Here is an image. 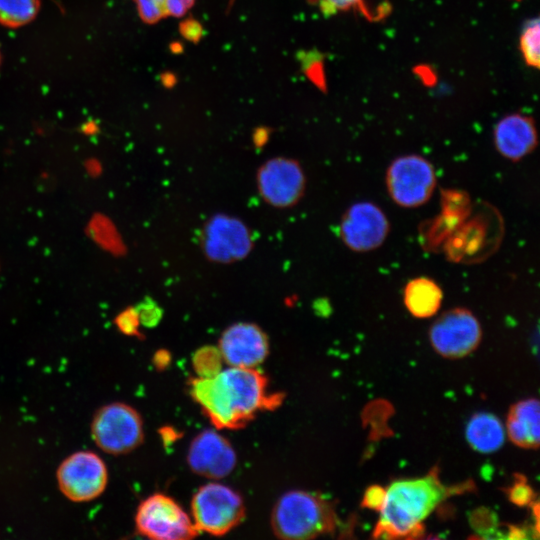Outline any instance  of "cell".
Segmentation results:
<instances>
[{"instance_id": "1", "label": "cell", "mask_w": 540, "mask_h": 540, "mask_svg": "<svg viewBox=\"0 0 540 540\" xmlns=\"http://www.w3.org/2000/svg\"><path fill=\"white\" fill-rule=\"evenodd\" d=\"M189 391L218 429L244 427L255 415L277 408L283 394L268 393L267 378L255 368L230 366L212 376H199Z\"/></svg>"}, {"instance_id": "2", "label": "cell", "mask_w": 540, "mask_h": 540, "mask_svg": "<svg viewBox=\"0 0 540 540\" xmlns=\"http://www.w3.org/2000/svg\"><path fill=\"white\" fill-rule=\"evenodd\" d=\"M473 489V483L469 482L444 485L437 467L421 478L394 481L385 489L373 537L420 538L424 534L423 521L441 502Z\"/></svg>"}, {"instance_id": "3", "label": "cell", "mask_w": 540, "mask_h": 540, "mask_svg": "<svg viewBox=\"0 0 540 540\" xmlns=\"http://www.w3.org/2000/svg\"><path fill=\"white\" fill-rule=\"evenodd\" d=\"M337 526L332 502L320 494L303 490L284 493L271 513L272 530L281 539H312L333 533Z\"/></svg>"}, {"instance_id": "4", "label": "cell", "mask_w": 540, "mask_h": 540, "mask_svg": "<svg viewBox=\"0 0 540 540\" xmlns=\"http://www.w3.org/2000/svg\"><path fill=\"white\" fill-rule=\"evenodd\" d=\"M472 209L469 216L445 240L442 250L452 262L475 263L488 257L502 237V219L492 207L482 205Z\"/></svg>"}, {"instance_id": "5", "label": "cell", "mask_w": 540, "mask_h": 540, "mask_svg": "<svg viewBox=\"0 0 540 540\" xmlns=\"http://www.w3.org/2000/svg\"><path fill=\"white\" fill-rule=\"evenodd\" d=\"M437 184L435 168L421 155L395 158L385 174V185L392 201L403 208H417L432 197Z\"/></svg>"}, {"instance_id": "6", "label": "cell", "mask_w": 540, "mask_h": 540, "mask_svg": "<svg viewBox=\"0 0 540 540\" xmlns=\"http://www.w3.org/2000/svg\"><path fill=\"white\" fill-rule=\"evenodd\" d=\"M91 436L104 452L121 455L136 449L143 441V421L132 406L114 402L99 408L91 423Z\"/></svg>"}, {"instance_id": "7", "label": "cell", "mask_w": 540, "mask_h": 540, "mask_svg": "<svg viewBox=\"0 0 540 540\" xmlns=\"http://www.w3.org/2000/svg\"><path fill=\"white\" fill-rule=\"evenodd\" d=\"M191 512L199 532L222 536L241 523L245 516V505L240 494L232 488L209 483L194 494Z\"/></svg>"}, {"instance_id": "8", "label": "cell", "mask_w": 540, "mask_h": 540, "mask_svg": "<svg viewBox=\"0 0 540 540\" xmlns=\"http://www.w3.org/2000/svg\"><path fill=\"white\" fill-rule=\"evenodd\" d=\"M135 526L141 535L155 540H188L199 533L184 509L162 493L150 495L140 503Z\"/></svg>"}, {"instance_id": "9", "label": "cell", "mask_w": 540, "mask_h": 540, "mask_svg": "<svg viewBox=\"0 0 540 540\" xmlns=\"http://www.w3.org/2000/svg\"><path fill=\"white\" fill-rule=\"evenodd\" d=\"M61 493L81 503L98 498L106 489L108 470L103 459L92 451H77L65 458L56 472Z\"/></svg>"}, {"instance_id": "10", "label": "cell", "mask_w": 540, "mask_h": 540, "mask_svg": "<svg viewBox=\"0 0 540 540\" xmlns=\"http://www.w3.org/2000/svg\"><path fill=\"white\" fill-rule=\"evenodd\" d=\"M253 235L240 219L224 213L215 214L203 225L200 245L207 259L230 264L248 256L253 248Z\"/></svg>"}, {"instance_id": "11", "label": "cell", "mask_w": 540, "mask_h": 540, "mask_svg": "<svg viewBox=\"0 0 540 540\" xmlns=\"http://www.w3.org/2000/svg\"><path fill=\"white\" fill-rule=\"evenodd\" d=\"M482 338L477 317L467 308L456 307L442 313L429 329L434 350L450 359L462 358L474 351Z\"/></svg>"}, {"instance_id": "12", "label": "cell", "mask_w": 540, "mask_h": 540, "mask_svg": "<svg viewBox=\"0 0 540 540\" xmlns=\"http://www.w3.org/2000/svg\"><path fill=\"white\" fill-rule=\"evenodd\" d=\"M389 232L390 222L386 214L378 205L369 201L349 206L339 225L341 241L357 253L376 250L386 241Z\"/></svg>"}, {"instance_id": "13", "label": "cell", "mask_w": 540, "mask_h": 540, "mask_svg": "<svg viewBox=\"0 0 540 540\" xmlns=\"http://www.w3.org/2000/svg\"><path fill=\"white\" fill-rule=\"evenodd\" d=\"M261 198L276 208H288L302 198L306 177L301 165L294 159L274 157L263 163L256 174Z\"/></svg>"}, {"instance_id": "14", "label": "cell", "mask_w": 540, "mask_h": 540, "mask_svg": "<svg viewBox=\"0 0 540 540\" xmlns=\"http://www.w3.org/2000/svg\"><path fill=\"white\" fill-rule=\"evenodd\" d=\"M218 350L230 366L255 368L266 359L269 341L266 333L258 325L239 322L223 331Z\"/></svg>"}, {"instance_id": "15", "label": "cell", "mask_w": 540, "mask_h": 540, "mask_svg": "<svg viewBox=\"0 0 540 540\" xmlns=\"http://www.w3.org/2000/svg\"><path fill=\"white\" fill-rule=\"evenodd\" d=\"M187 462L190 469L203 477L220 479L229 475L237 462L230 442L213 430L199 433L188 449Z\"/></svg>"}, {"instance_id": "16", "label": "cell", "mask_w": 540, "mask_h": 540, "mask_svg": "<svg viewBox=\"0 0 540 540\" xmlns=\"http://www.w3.org/2000/svg\"><path fill=\"white\" fill-rule=\"evenodd\" d=\"M440 206V214L425 222L420 229L422 245L430 251L441 249L445 240L473 209L469 195L460 189H442Z\"/></svg>"}, {"instance_id": "17", "label": "cell", "mask_w": 540, "mask_h": 540, "mask_svg": "<svg viewBox=\"0 0 540 540\" xmlns=\"http://www.w3.org/2000/svg\"><path fill=\"white\" fill-rule=\"evenodd\" d=\"M493 143L503 158L512 162L522 160L531 154L538 144L533 118L520 113L504 116L494 127Z\"/></svg>"}, {"instance_id": "18", "label": "cell", "mask_w": 540, "mask_h": 540, "mask_svg": "<svg viewBox=\"0 0 540 540\" xmlns=\"http://www.w3.org/2000/svg\"><path fill=\"white\" fill-rule=\"evenodd\" d=\"M510 440L525 449H536L540 443L539 401L529 398L511 406L507 416Z\"/></svg>"}, {"instance_id": "19", "label": "cell", "mask_w": 540, "mask_h": 540, "mask_svg": "<svg viewBox=\"0 0 540 540\" xmlns=\"http://www.w3.org/2000/svg\"><path fill=\"white\" fill-rule=\"evenodd\" d=\"M443 291L432 278L419 276L410 279L403 289V303L408 312L419 319L434 316L441 307Z\"/></svg>"}, {"instance_id": "20", "label": "cell", "mask_w": 540, "mask_h": 540, "mask_svg": "<svg viewBox=\"0 0 540 540\" xmlns=\"http://www.w3.org/2000/svg\"><path fill=\"white\" fill-rule=\"evenodd\" d=\"M469 445L481 453L497 451L504 443L505 433L500 420L488 412L474 414L466 426Z\"/></svg>"}, {"instance_id": "21", "label": "cell", "mask_w": 540, "mask_h": 540, "mask_svg": "<svg viewBox=\"0 0 540 540\" xmlns=\"http://www.w3.org/2000/svg\"><path fill=\"white\" fill-rule=\"evenodd\" d=\"M40 7L39 0H0V24L15 28L32 21Z\"/></svg>"}, {"instance_id": "22", "label": "cell", "mask_w": 540, "mask_h": 540, "mask_svg": "<svg viewBox=\"0 0 540 540\" xmlns=\"http://www.w3.org/2000/svg\"><path fill=\"white\" fill-rule=\"evenodd\" d=\"M519 48L525 63L535 69L540 61V26L538 18L529 20L520 35Z\"/></svg>"}, {"instance_id": "23", "label": "cell", "mask_w": 540, "mask_h": 540, "mask_svg": "<svg viewBox=\"0 0 540 540\" xmlns=\"http://www.w3.org/2000/svg\"><path fill=\"white\" fill-rule=\"evenodd\" d=\"M195 356L194 364L199 376H212L220 371L219 358L221 354L218 349L204 347Z\"/></svg>"}, {"instance_id": "24", "label": "cell", "mask_w": 540, "mask_h": 540, "mask_svg": "<svg viewBox=\"0 0 540 540\" xmlns=\"http://www.w3.org/2000/svg\"><path fill=\"white\" fill-rule=\"evenodd\" d=\"M134 309L140 324L146 327L156 326L163 315L162 308L150 297H145Z\"/></svg>"}, {"instance_id": "25", "label": "cell", "mask_w": 540, "mask_h": 540, "mask_svg": "<svg viewBox=\"0 0 540 540\" xmlns=\"http://www.w3.org/2000/svg\"><path fill=\"white\" fill-rule=\"evenodd\" d=\"M508 499L517 506H527L534 500L532 487L527 483L525 477L517 475L511 487L507 489Z\"/></svg>"}, {"instance_id": "26", "label": "cell", "mask_w": 540, "mask_h": 540, "mask_svg": "<svg viewBox=\"0 0 540 540\" xmlns=\"http://www.w3.org/2000/svg\"><path fill=\"white\" fill-rule=\"evenodd\" d=\"M141 19L146 23H156L167 16L165 0H134Z\"/></svg>"}, {"instance_id": "27", "label": "cell", "mask_w": 540, "mask_h": 540, "mask_svg": "<svg viewBox=\"0 0 540 540\" xmlns=\"http://www.w3.org/2000/svg\"><path fill=\"white\" fill-rule=\"evenodd\" d=\"M385 497V489L379 485L370 486L364 493L362 506L379 511Z\"/></svg>"}, {"instance_id": "28", "label": "cell", "mask_w": 540, "mask_h": 540, "mask_svg": "<svg viewBox=\"0 0 540 540\" xmlns=\"http://www.w3.org/2000/svg\"><path fill=\"white\" fill-rule=\"evenodd\" d=\"M138 324L140 322L134 308L124 311L117 318L118 327L126 334L136 333Z\"/></svg>"}, {"instance_id": "29", "label": "cell", "mask_w": 540, "mask_h": 540, "mask_svg": "<svg viewBox=\"0 0 540 540\" xmlns=\"http://www.w3.org/2000/svg\"><path fill=\"white\" fill-rule=\"evenodd\" d=\"M195 0H165L167 15L183 16L192 7Z\"/></svg>"}, {"instance_id": "30", "label": "cell", "mask_w": 540, "mask_h": 540, "mask_svg": "<svg viewBox=\"0 0 540 540\" xmlns=\"http://www.w3.org/2000/svg\"><path fill=\"white\" fill-rule=\"evenodd\" d=\"M362 0H322L324 9L329 11H346L358 7Z\"/></svg>"}]
</instances>
